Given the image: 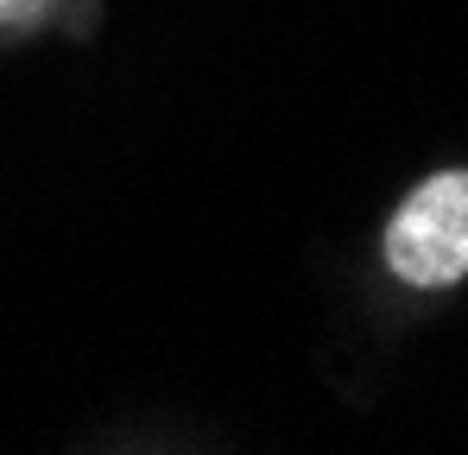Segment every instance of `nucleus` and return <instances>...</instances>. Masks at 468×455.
<instances>
[{"instance_id":"nucleus-1","label":"nucleus","mask_w":468,"mask_h":455,"mask_svg":"<svg viewBox=\"0 0 468 455\" xmlns=\"http://www.w3.org/2000/svg\"><path fill=\"white\" fill-rule=\"evenodd\" d=\"M387 266L418 291L468 279V171H443L405 196L387 228Z\"/></svg>"},{"instance_id":"nucleus-2","label":"nucleus","mask_w":468,"mask_h":455,"mask_svg":"<svg viewBox=\"0 0 468 455\" xmlns=\"http://www.w3.org/2000/svg\"><path fill=\"white\" fill-rule=\"evenodd\" d=\"M0 6H6V0H0Z\"/></svg>"}]
</instances>
